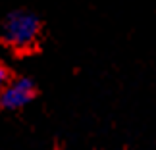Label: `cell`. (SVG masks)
Returning a JSON list of instances; mask_svg holds the SVG:
<instances>
[{
    "label": "cell",
    "instance_id": "1",
    "mask_svg": "<svg viewBox=\"0 0 156 150\" xmlns=\"http://www.w3.org/2000/svg\"><path fill=\"white\" fill-rule=\"evenodd\" d=\"M41 33V21L31 12H14L6 17L2 27L4 43L16 50H27L37 43Z\"/></svg>",
    "mask_w": 156,
    "mask_h": 150
},
{
    "label": "cell",
    "instance_id": "2",
    "mask_svg": "<svg viewBox=\"0 0 156 150\" xmlns=\"http://www.w3.org/2000/svg\"><path fill=\"white\" fill-rule=\"evenodd\" d=\"M35 96V85L27 77H17L14 81H6L0 89V106L4 110H20L27 106Z\"/></svg>",
    "mask_w": 156,
    "mask_h": 150
},
{
    "label": "cell",
    "instance_id": "3",
    "mask_svg": "<svg viewBox=\"0 0 156 150\" xmlns=\"http://www.w3.org/2000/svg\"><path fill=\"white\" fill-rule=\"evenodd\" d=\"M6 81H8V71H6V68L0 64V89L6 85Z\"/></svg>",
    "mask_w": 156,
    "mask_h": 150
}]
</instances>
